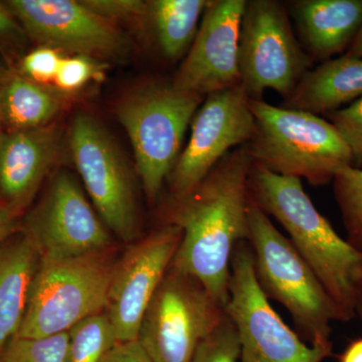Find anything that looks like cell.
I'll return each mask as SVG.
<instances>
[{
  "label": "cell",
  "mask_w": 362,
  "mask_h": 362,
  "mask_svg": "<svg viewBox=\"0 0 362 362\" xmlns=\"http://www.w3.org/2000/svg\"><path fill=\"white\" fill-rule=\"evenodd\" d=\"M247 144L232 150L189 194L173 199L169 225L181 230L171 268L195 279L223 307L235 247L249 240Z\"/></svg>",
  "instance_id": "1"
},
{
  "label": "cell",
  "mask_w": 362,
  "mask_h": 362,
  "mask_svg": "<svg viewBox=\"0 0 362 362\" xmlns=\"http://www.w3.org/2000/svg\"><path fill=\"white\" fill-rule=\"evenodd\" d=\"M249 190L252 201L285 228L288 239L337 305L341 322L354 319L362 291L361 250L335 232L299 178L252 164Z\"/></svg>",
  "instance_id": "2"
},
{
  "label": "cell",
  "mask_w": 362,
  "mask_h": 362,
  "mask_svg": "<svg viewBox=\"0 0 362 362\" xmlns=\"http://www.w3.org/2000/svg\"><path fill=\"white\" fill-rule=\"evenodd\" d=\"M250 108L255 131L247 149L255 165L315 187L332 182L341 169L354 166L349 147L327 119L264 100L250 99Z\"/></svg>",
  "instance_id": "3"
},
{
  "label": "cell",
  "mask_w": 362,
  "mask_h": 362,
  "mask_svg": "<svg viewBox=\"0 0 362 362\" xmlns=\"http://www.w3.org/2000/svg\"><path fill=\"white\" fill-rule=\"evenodd\" d=\"M249 243L255 274L268 300H275L291 315L299 337L310 345L331 341V324L341 321L331 300L291 240L272 223L250 195Z\"/></svg>",
  "instance_id": "4"
},
{
  "label": "cell",
  "mask_w": 362,
  "mask_h": 362,
  "mask_svg": "<svg viewBox=\"0 0 362 362\" xmlns=\"http://www.w3.org/2000/svg\"><path fill=\"white\" fill-rule=\"evenodd\" d=\"M204 96L150 83L124 97L115 112L129 136L137 173L150 202H156L180 157L187 127Z\"/></svg>",
  "instance_id": "5"
},
{
  "label": "cell",
  "mask_w": 362,
  "mask_h": 362,
  "mask_svg": "<svg viewBox=\"0 0 362 362\" xmlns=\"http://www.w3.org/2000/svg\"><path fill=\"white\" fill-rule=\"evenodd\" d=\"M113 247L76 258L40 259L18 337L68 332L87 317L106 310Z\"/></svg>",
  "instance_id": "6"
},
{
  "label": "cell",
  "mask_w": 362,
  "mask_h": 362,
  "mask_svg": "<svg viewBox=\"0 0 362 362\" xmlns=\"http://www.w3.org/2000/svg\"><path fill=\"white\" fill-rule=\"evenodd\" d=\"M313 61L300 44L285 4L276 0H247L240 23V87L252 100L267 90L288 98Z\"/></svg>",
  "instance_id": "7"
},
{
  "label": "cell",
  "mask_w": 362,
  "mask_h": 362,
  "mask_svg": "<svg viewBox=\"0 0 362 362\" xmlns=\"http://www.w3.org/2000/svg\"><path fill=\"white\" fill-rule=\"evenodd\" d=\"M226 313L237 329L240 362H323L332 356V342L307 344L272 307L257 281L247 240L233 252Z\"/></svg>",
  "instance_id": "8"
},
{
  "label": "cell",
  "mask_w": 362,
  "mask_h": 362,
  "mask_svg": "<svg viewBox=\"0 0 362 362\" xmlns=\"http://www.w3.org/2000/svg\"><path fill=\"white\" fill-rule=\"evenodd\" d=\"M226 315L201 283L169 268L143 317L138 341L152 362H190Z\"/></svg>",
  "instance_id": "9"
},
{
  "label": "cell",
  "mask_w": 362,
  "mask_h": 362,
  "mask_svg": "<svg viewBox=\"0 0 362 362\" xmlns=\"http://www.w3.org/2000/svg\"><path fill=\"white\" fill-rule=\"evenodd\" d=\"M70 148L86 189L104 225L124 243L139 235L132 176L115 142L94 117L74 119Z\"/></svg>",
  "instance_id": "10"
},
{
  "label": "cell",
  "mask_w": 362,
  "mask_h": 362,
  "mask_svg": "<svg viewBox=\"0 0 362 362\" xmlns=\"http://www.w3.org/2000/svg\"><path fill=\"white\" fill-rule=\"evenodd\" d=\"M107 228L75 178L62 171L26 214L20 230L32 240L40 259L59 261L113 247Z\"/></svg>",
  "instance_id": "11"
},
{
  "label": "cell",
  "mask_w": 362,
  "mask_h": 362,
  "mask_svg": "<svg viewBox=\"0 0 362 362\" xmlns=\"http://www.w3.org/2000/svg\"><path fill=\"white\" fill-rule=\"evenodd\" d=\"M254 131L250 98L240 86L207 95L168 177L173 199L189 194L228 152L251 141Z\"/></svg>",
  "instance_id": "12"
},
{
  "label": "cell",
  "mask_w": 362,
  "mask_h": 362,
  "mask_svg": "<svg viewBox=\"0 0 362 362\" xmlns=\"http://www.w3.org/2000/svg\"><path fill=\"white\" fill-rule=\"evenodd\" d=\"M6 4L26 37L39 47L92 59L120 58L128 52L127 40L116 25L83 1L8 0Z\"/></svg>",
  "instance_id": "13"
},
{
  "label": "cell",
  "mask_w": 362,
  "mask_h": 362,
  "mask_svg": "<svg viewBox=\"0 0 362 362\" xmlns=\"http://www.w3.org/2000/svg\"><path fill=\"white\" fill-rule=\"evenodd\" d=\"M181 230L166 223L131 245L114 266L106 312L118 342L138 339L140 326L180 246Z\"/></svg>",
  "instance_id": "14"
},
{
  "label": "cell",
  "mask_w": 362,
  "mask_h": 362,
  "mask_svg": "<svg viewBox=\"0 0 362 362\" xmlns=\"http://www.w3.org/2000/svg\"><path fill=\"white\" fill-rule=\"evenodd\" d=\"M246 2H209L194 42L171 81L176 89L206 97L240 86L239 39Z\"/></svg>",
  "instance_id": "15"
},
{
  "label": "cell",
  "mask_w": 362,
  "mask_h": 362,
  "mask_svg": "<svg viewBox=\"0 0 362 362\" xmlns=\"http://www.w3.org/2000/svg\"><path fill=\"white\" fill-rule=\"evenodd\" d=\"M54 124L4 132L0 138V204L23 216L49 173L61 145Z\"/></svg>",
  "instance_id": "16"
},
{
  "label": "cell",
  "mask_w": 362,
  "mask_h": 362,
  "mask_svg": "<svg viewBox=\"0 0 362 362\" xmlns=\"http://www.w3.org/2000/svg\"><path fill=\"white\" fill-rule=\"evenodd\" d=\"M302 47L312 61L344 54L362 26V0H298L290 2Z\"/></svg>",
  "instance_id": "17"
},
{
  "label": "cell",
  "mask_w": 362,
  "mask_h": 362,
  "mask_svg": "<svg viewBox=\"0 0 362 362\" xmlns=\"http://www.w3.org/2000/svg\"><path fill=\"white\" fill-rule=\"evenodd\" d=\"M361 98L362 58L344 54L307 71L282 107L325 115Z\"/></svg>",
  "instance_id": "18"
},
{
  "label": "cell",
  "mask_w": 362,
  "mask_h": 362,
  "mask_svg": "<svg viewBox=\"0 0 362 362\" xmlns=\"http://www.w3.org/2000/svg\"><path fill=\"white\" fill-rule=\"evenodd\" d=\"M40 256L21 232L0 245V351L20 332Z\"/></svg>",
  "instance_id": "19"
},
{
  "label": "cell",
  "mask_w": 362,
  "mask_h": 362,
  "mask_svg": "<svg viewBox=\"0 0 362 362\" xmlns=\"http://www.w3.org/2000/svg\"><path fill=\"white\" fill-rule=\"evenodd\" d=\"M66 98L16 70L0 75V118L4 132H20L49 125L63 110Z\"/></svg>",
  "instance_id": "20"
},
{
  "label": "cell",
  "mask_w": 362,
  "mask_h": 362,
  "mask_svg": "<svg viewBox=\"0 0 362 362\" xmlns=\"http://www.w3.org/2000/svg\"><path fill=\"white\" fill-rule=\"evenodd\" d=\"M206 0H153L148 4V21L166 59L176 61L187 54L197 35Z\"/></svg>",
  "instance_id": "21"
},
{
  "label": "cell",
  "mask_w": 362,
  "mask_h": 362,
  "mask_svg": "<svg viewBox=\"0 0 362 362\" xmlns=\"http://www.w3.org/2000/svg\"><path fill=\"white\" fill-rule=\"evenodd\" d=\"M68 333L65 362H99L118 343L106 310L83 319Z\"/></svg>",
  "instance_id": "22"
},
{
  "label": "cell",
  "mask_w": 362,
  "mask_h": 362,
  "mask_svg": "<svg viewBox=\"0 0 362 362\" xmlns=\"http://www.w3.org/2000/svg\"><path fill=\"white\" fill-rule=\"evenodd\" d=\"M347 242L362 251V168L347 166L332 181Z\"/></svg>",
  "instance_id": "23"
},
{
  "label": "cell",
  "mask_w": 362,
  "mask_h": 362,
  "mask_svg": "<svg viewBox=\"0 0 362 362\" xmlns=\"http://www.w3.org/2000/svg\"><path fill=\"white\" fill-rule=\"evenodd\" d=\"M69 333L45 337H14L0 351V362H65Z\"/></svg>",
  "instance_id": "24"
},
{
  "label": "cell",
  "mask_w": 362,
  "mask_h": 362,
  "mask_svg": "<svg viewBox=\"0 0 362 362\" xmlns=\"http://www.w3.org/2000/svg\"><path fill=\"white\" fill-rule=\"evenodd\" d=\"M240 344L237 329L228 316L202 340L190 362H240Z\"/></svg>",
  "instance_id": "25"
},
{
  "label": "cell",
  "mask_w": 362,
  "mask_h": 362,
  "mask_svg": "<svg viewBox=\"0 0 362 362\" xmlns=\"http://www.w3.org/2000/svg\"><path fill=\"white\" fill-rule=\"evenodd\" d=\"M325 117L349 147L354 168H362V98Z\"/></svg>",
  "instance_id": "26"
},
{
  "label": "cell",
  "mask_w": 362,
  "mask_h": 362,
  "mask_svg": "<svg viewBox=\"0 0 362 362\" xmlns=\"http://www.w3.org/2000/svg\"><path fill=\"white\" fill-rule=\"evenodd\" d=\"M61 52L47 47H37L18 62V71L33 82L47 86L54 83L63 61Z\"/></svg>",
  "instance_id": "27"
},
{
  "label": "cell",
  "mask_w": 362,
  "mask_h": 362,
  "mask_svg": "<svg viewBox=\"0 0 362 362\" xmlns=\"http://www.w3.org/2000/svg\"><path fill=\"white\" fill-rule=\"evenodd\" d=\"M99 73V68L92 58L84 56L64 58L54 83L62 93L75 92L92 78H96Z\"/></svg>",
  "instance_id": "28"
},
{
  "label": "cell",
  "mask_w": 362,
  "mask_h": 362,
  "mask_svg": "<svg viewBox=\"0 0 362 362\" xmlns=\"http://www.w3.org/2000/svg\"><path fill=\"white\" fill-rule=\"evenodd\" d=\"M83 4L114 25L116 21H148V4L139 0H88Z\"/></svg>",
  "instance_id": "29"
},
{
  "label": "cell",
  "mask_w": 362,
  "mask_h": 362,
  "mask_svg": "<svg viewBox=\"0 0 362 362\" xmlns=\"http://www.w3.org/2000/svg\"><path fill=\"white\" fill-rule=\"evenodd\" d=\"M25 33L6 2H0V49L21 47Z\"/></svg>",
  "instance_id": "30"
},
{
  "label": "cell",
  "mask_w": 362,
  "mask_h": 362,
  "mask_svg": "<svg viewBox=\"0 0 362 362\" xmlns=\"http://www.w3.org/2000/svg\"><path fill=\"white\" fill-rule=\"evenodd\" d=\"M99 362H152L138 340L118 342Z\"/></svg>",
  "instance_id": "31"
},
{
  "label": "cell",
  "mask_w": 362,
  "mask_h": 362,
  "mask_svg": "<svg viewBox=\"0 0 362 362\" xmlns=\"http://www.w3.org/2000/svg\"><path fill=\"white\" fill-rule=\"evenodd\" d=\"M20 214L0 204V245L21 230Z\"/></svg>",
  "instance_id": "32"
},
{
  "label": "cell",
  "mask_w": 362,
  "mask_h": 362,
  "mask_svg": "<svg viewBox=\"0 0 362 362\" xmlns=\"http://www.w3.org/2000/svg\"><path fill=\"white\" fill-rule=\"evenodd\" d=\"M338 362H362V337L347 345L338 356Z\"/></svg>",
  "instance_id": "33"
},
{
  "label": "cell",
  "mask_w": 362,
  "mask_h": 362,
  "mask_svg": "<svg viewBox=\"0 0 362 362\" xmlns=\"http://www.w3.org/2000/svg\"><path fill=\"white\" fill-rule=\"evenodd\" d=\"M345 54L350 57H356V58H362V26L358 35H356L354 42L350 45L349 51L345 52Z\"/></svg>",
  "instance_id": "34"
},
{
  "label": "cell",
  "mask_w": 362,
  "mask_h": 362,
  "mask_svg": "<svg viewBox=\"0 0 362 362\" xmlns=\"http://www.w3.org/2000/svg\"><path fill=\"white\" fill-rule=\"evenodd\" d=\"M356 316L359 317V319H361L362 322V291L361 296H359L358 303H357Z\"/></svg>",
  "instance_id": "35"
},
{
  "label": "cell",
  "mask_w": 362,
  "mask_h": 362,
  "mask_svg": "<svg viewBox=\"0 0 362 362\" xmlns=\"http://www.w3.org/2000/svg\"><path fill=\"white\" fill-rule=\"evenodd\" d=\"M1 71L0 70V75H1ZM2 133H4V129H2L1 118H0V138H1Z\"/></svg>",
  "instance_id": "36"
}]
</instances>
